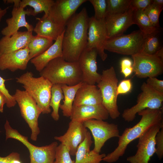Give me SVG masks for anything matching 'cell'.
I'll return each instance as SVG.
<instances>
[{
	"label": "cell",
	"mask_w": 163,
	"mask_h": 163,
	"mask_svg": "<svg viewBox=\"0 0 163 163\" xmlns=\"http://www.w3.org/2000/svg\"><path fill=\"white\" fill-rule=\"evenodd\" d=\"M89 18L86 9L83 8L67 22L62 43V57L66 61H78L81 54L86 48Z\"/></svg>",
	"instance_id": "cell-1"
},
{
	"label": "cell",
	"mask_w": 163,
	"mask_h": 163,
	"mask_svg": "<svg viewBox=\"0 0 163 163\" xmlns=\"http://www.w3.org/2000/svg\"><path fill=\"white\" fill-rule=\"evenodd\" d=\"M141 116L139 122L131 127L126 128L119 138L118 146L103 161L109 163L115 162L124 154L128 145L139 138L151 127L163 122L162 108L158 109H146L138 113Z\"/></svg>",
	"instance_id": "cell-2"
},
{
	"label": "cell",
	"mask_w": 163,
	"mask_h": 163,
	"mask_svg": "<svg viewBox=\"0 0 163 163\" xmlns=\"http://www.w3.org/2000/svg\"><path fill=\"white\" fill-rule=\"evenodd\" d=\"M40 75L53 85L72 86L82 82V72L78 61H67L62 57L50 61L40 72Z\"/></svg>",
	"instance_id": "cell-3"
},
{
	"label": "cell",
	"mask_w": 163,
	"mask_h": 163,
	"mask_svg": "<svg viewBox=\"0 0 163 163\" xmlns=\"http://www.w3.org/2000/svg\"><path fill=\"white\" fill-rule=\"evenodd\" d=\"M16 82L22 85L25 91L34 100L43 114L51 112L50 103L53 84L40 76L34 77L31 72L27 71L16 78Z\"/></svg>",
	"instance_id": "cell-4"
},
{
	"label": "cell",
	"mask_w": 163,
	"mask_h": 163,
	"mask_svg": "<svg viewBox=\"0 0 163 163\" xmlns=\"http://www.w3.org/2000/svg\"><path fill=\"white\" fill-rule=\"evenodd\" d=\"M6 140L9 138L16 139L25 145L30 153V163H54L56 148L58 143L54 142L41 147L37 146L30 143L28 137L20 134L10 126L6 120L4 125Z\"/></svg>",
	"instance_id": "cell-5"
},
{
	"label": "cell",
	"mask_w": 163,
	"mask_h": 163,
	"mask_svg": "<svg viewBox=\"0 0 163 163\" xmlns=\"http://www.w3.org/2000/svg\"><path fill=\"white\" fill-rule=\"evenodd\" d=\"M118 82L114 68L111 66L102 71L101 79L97 85L101 93L102 104L113 119L119 117L120 114L117 103Z\"/></svg>",
	"instance_id": "cell-6"
},
{
	"label": "cell",
	"mask_w": 163,
	"mask_h": 163,
	"mask_svg": "<svg viewBox=\"0 0 163 163\" xmlns=\"http://www.w3.org/2000/svg\"><path fill=\"white\" fill-rule=\"evenodd\" d=\"M145 36L139 30L129 34H123L108 39L104 45V49L122 55L132 56L141 52Z\"/></svg>",
	"instance_id": "cell-7"
},
{
	"label": "cell",
	"mask_w": 163,
	"mask_h": 163,
	"mask_svg": "<svg viewBox=\"0 0 163 163\" xmlns=\"http://www.w3.org/2000/svg\"><path fill=\"white\" fill-rule=\"evenodd\" d=\"M141 92L137 96L136 104L130 108L125 109L122 117L126 121H133L136 114L146 109H158L162 108L163 94L159 93L143 82L141 87Z\"/></svg>",
	"instance_id": "cell-8"
},
{
	"label": "cell",
	"mask_w": 163,
	"mask_h": 163,
	"mask_svg": "<svg viewBox=\"0 0 163 163\" xmlns=\"http://www.w3.org/2000/svg\"><path fill=\"white\" fill-rule=\"evenodd\" d=\"M18 103L21 116L31 131L30 138L37 140L40 133L38 119L42 112L34 100L25 90L17 89L13 95Z\"/></svg>",
	"instance_id": "cell-9"
},
{
	"label": "cell",
	"mask_w": 163,
	"mask_h": 163,
	"mask_svg": "<svg viewBox=\"0 0 163 163\" xmlns=\"http://www.w3.org/2000/svg\"><path fill=\"white\" fill-rule=\"evenodd\" d=\"M131 56L133 72L137 77L141 78L156 77L162 73L163 59L155 54L140 53Z\"/></svg>",
	"instance_id": "cell-10"
},
{
	"label": "cell",
	"mask_w": 163,
	"mask_h": 163,
	"mask_svg": "<svg viewBox=\"0 0 163 163\" xmlns=\"http://www.w3.org/2000/svg\"><path fill=\"white\" fill-rule=\"evenodd\" d=\"M162 127L163 122L153 126L140 137L136 153L128 157L127 161L129 163H149L156 151L155 136Z\"/></svg>",
	"instance_id": "cell-11"
},
{
	"label": "cell",
	"mask_w": 163,
	"mask_h": 163,
	"mask_svg": "<svg viewBox=\"0 0 163 163\" xmlns=\"http://www.w3.org/2000/svg\"><path fill=\"white\" fill-rule=\"evenodd\" d=\"M84 126L91 131L94 141V152L100 153L105 142L120 135L117 125L109 123L102 120L91 119L83 123Z\"/></svg>",
	"instance_id": "cell-12"
},
{
	"label": "cell",
	"mask_w": 163,
	"mask_h": 163,
	"mask_svg": "<svg viewBox=\"0 0 163 163\" xmlns=\"http://www.w3.org/2000/svg\"><path fill=\"white\" fill-rule=\"evenodd\" d=\"M88 41L86 48L95 49L103 61L107 58L104 52V45L107 40L105 19L97 20L94 16L89 18Z\"/></svg>",
	"instance_id": "cell-13"
},
{
	"label": "cell",
	"mask_w": 163,
	"mask_h": 163,
	"mask_svg": "<svg viewBox=\"0 0 163 163\" xmlns=\"http://www.w3.org/2000/svg\"><path fill=\"white\" fill-rule=\"evenodd\" d=\"M20 0H7V3L14 4V6L11 11V17L7 19L6 22L7 26L2 30L1 33L4 36L9 37L18 32L19 28L25 27L27 31L33 32V26L26 21V15H31L32 9H24V8L20 6Z\"/></svg>",
	"instance_id": "cell-14"
},
{
	"label": "cell",
	"mask_w": 163,
	"mask_h": 163,
	"mask_svg": "<svg viewBox=\"0 0 163 163\" xmlns=\"http://www.w3.org/2000/svg\"><path fill=\"white\" fill-rule=\"evenodd\" d=\"M97 55L95 49L86 48L81 54L78 62L82 72V82L95 85L100 81L101 74L97 72Z\"/></svg>",
	"instance_id": "cell-15"
},
{
	"label": "cell",
	"mask_w": 163,
	"mask_h": 163,
	"mask_svg": "<svg viewBox=\"0 0 163 163\" xmlns=\"http://www.w3.org/2000/svg\"><path fill=\"white\" fill-rule=\"evenodd\" d=\"M86 0H56L48 15L58 25L65 28L69 20Z\"/></svg>",
	"instance_id": "cell-16"
},
{
	"label": "cell",
	"mask_w": 163,
	"mask_h": 163,
	"mask_svg": "<svg viewBox=\"0 0 163 163\" xmlns=\"http://www.w3.org/2000/svg\"><path fill=\"white\" fill-rule=\"evenodd\" d=\"M88 131L83 123L71 120L66 133L63 135L55 136L54 139L66 147L71 155L74 156L78 146L84 140Z\"/></svg>",
	"instance_id": "cell-17"
},
{
	"label": "cell",
	"mask_w": 163,
	"mask_h": 163,
	"mask_svg": "<svg viewBox=\"0 0 163 163\" xmlns=\"http://www.w3.org/2000/svg\"><path fill=\"white\" fill-rule=\"evenodd\" d=\"M134 11L130 7L124 13L106 16L105 23L107 39L123 34L127 29L134 24L133 18Z\"/></svg>",
	"instance_id": "cell-18"
},
{
	"label": "cell",
	"mask_w": 163,
	"mask_h": 163,
	"mask_svg": "<svg viewBox=\"0 0 163 163\" xmlns=\"http://www.w3.org/2000/svg\"><path fill=\"white\" fill-rule=\"evenodd\" d=\"M109 113L101 104L73 106L69 117L71 120L83 123L87 120L95 119L105 120L108 119Z\"/></svg>",
	"instance_id": "cell-19"
},
{
	"label": "cell",
	"mask_w": 163,
	"mask_h": 163,
	"mask_svg": "<svg viewBox=\"0 0 163 163\" xmlns=\"http://www.w3.org/2000/svg\"><path fill=\"white\" fill-rule=\"evenodd\" d=\"M30 60L27 47L12 53L0 54V70H8L12 72L19 69L25 70Z\"/></svg>",
	"instance_id": "cell-20"
},
{
	"label": "cell",
	"mask_w": 163,
	"mask_h": 163,
	"mask_svg": "<svg viewBox=\"0 0 163 163\" xmlns=\"http://www.w3.org/2000/svg\"><path fill=\"white\" fill-rule=\"evenodd\" d=\"M33 36L32 32L18 31L0 40V55L12 53L27 47Z\"/></svg>",
	"instance_id": "cell-21"
},
{
	"label": "cell",
	"mask_w": 163,
	"mask_h": 163,
	"mask_svg": "<svg viewBox=\"0 0 163 163\" xmlns=\"http://www.w3.org/2000/svg\"><path fill=\"white\" fill-rule=\"evenodd\" d=\"M102 104V97L100 89L95 85L82 82L78 90L73 106L96 105Z\"/></svg>",
	"instance_id": "cell-22"
},
{
	"label": "cell",
	"mask_w": 163,
	"mask_h": 163,
	"mask_svg": "<svg viewBox=\"0 0 163 163\" xmlns=\"http://www.w3.org/2000/svg\"><path fill=\"white\" fill-rule=\"evenodd\" d=\"M64 32V31L44 52L30 59L31 63L37 71L40 72L50 61L56 58L62 57V43Z\"/></svg>",
	"instance_id": "cell-23"
},
{
	"label": "cell",
	"mask_w": 163,
	"mask_h": 163,
	"mask_svg": "<svg viewBox=\"0 0 163 163\" xmlns=\"http://www.w3.org/2000/svg\"><path fill=\"white\" fill-rule=\"evenodd\" d=\"M93 142L91 133L88 131L84 140L78 147L75 163H101L106 155L91 150Z\"/></svg>",
	"instance_id": "cell-24"
},
{
	"label": "cell",
	"mask_w": 163,
	"mask_h": 163,
	"mask_svg": "<svg viewBox=\"0 0 163 163\" xmlns=\"http://www.w3.org/2000/svg\"><path fill=\"white\" fill-rule=\"evenodd\" d=\"M38 20L33 31L37 35L56 40L64 31L65 29L56 24L48 15H44Z\"/></svg>",
	"instance_id": "cell-25"
},
{
	"label": "cell",
	"mask_w": 163,
	"mask_h": 163,
	"mask_svg": "<svg viewBox=\"0 0 163 163\" xmlns=\"http://www.w3.org/2000/svg\"><path fill=\"white\" fill-rule=\"evenodd\" d=\"M82 84V82H81L72 86L66 84H61L64 100H63V103L60 105L59 108L62 110L64 116L66 117H70L76 93Z\"/></svg>",
	"instance_id": "cell-26"
},
{
	"label": "cell",
	"mask_w": 163,
	"mask_h": 163,
	"mask_svg": "<svg viewBox=\"0 0 163 163\" xmlns=\"http://www.w3.org/2000/svg\"><path fill=\"white\" fill-rule=\"evenodd\" d=\"M161 34L162 29L160 27L152 33L145 35L141 53L153 55L163 47Z\"/></svg>",
	"instance_id": "cell-27"
},
{
	"label": "cell",
	"mask_w": 163,
	"mask_h": 163,
	"mask_svg": "<svg viewBox=\"0 0 163 163\" xmlns=\"http://www.w3.org/2000/svg\"><path fill=\"white\" fill-rule=\"evenodd\" d=\"M53 41L37 35H33L27 47L30 59L44 52L53 44Z\"/></svg>",
	"instance_id": "cell-28"
},
{
	"label": "cell",
	"mask_w": 163,
	"mask_h": 163,
	"mask_svg": "<svg viewBox=\"0 0 163 163\" xmlns=\"http://www.w3.org/2000/svg\"><path fill=\"white\" fill-rule=\"evenodd\" d=\"M55 1L53 0H21L20 6L25 8L29 6L33 8L31 15L35 16L44 12V15H48Z\"/></svg>",
	"instance_id": "cell-29"
},
{
	"label": "cell",
	"mask_w": 163,
	"mask_h": 163,
	"mask_svg": "<svg viewBox=\"0 0 163 163\" xmlns=\"http://www.w3.org/2000/svg\"><path fill=\"white\" fill-rule=\"evenodd\" d=\"M133 18L134 24L137 25L145 35L150 34L159 28L153 26L143 10H134Z\"/></svg>",
	"instance_id": "cell-30"
},
{
	"label": "cell",
	"mask_w": 163,
	"mask_h": 163,
	"mask_svg": "<svg viewBox=\"0 0 163 163\" xmlns=\"http://www.w3.org/2000/svg\"><path fill=\"white\" fill-rule=\"evenodd\" d=\"M64 98V96L61 88V84L53 85L51 88L50 106L53 109L51 116L55 121H57L59 120V110L60 101Z\"/></svg>",
	"instance_id": "cell-31"
},
{
	"label": "cell",
	"mask_w": 163,
	"mask_h": 163,
	"mask_svg": "<svg viewBox=\"0 0 163 163\" xmlns=\"http://www.w3.org/2000/svg\"><path fill=\"white\" fill-rule=\"evenodd\" d=\"M106 1L107 15L124 13L130 8L132 0H106Z\"/></svg>",
	"instance_id": "cell-32"
},
{
	"label": "cell",
	"mask_w": 163,
	"mask_h": 163,
	"mask_svg": "<svg viewBox=\"0 0 163 163\" xmlns=\"http://www.w3.org/2000/svg\"><path fill=\"white\" fill-rule=\"evenodd\" d=\"M66 147L61 143L57 146L54 163H75Z\"/></svg>",
	"instance_id": "cell-33"
},
{
	"label": "cell",
	"mask_w": 163,
	"mask_h": 163,
	"mask_svg": "<svg viewBox=\"0 0 163 163\" xmlns=\"http://www.w3.org/2000/svg\"><path fill=\"white\" fill-rule=\"evenodd\" d=\"M163 9V7L152 3L144 10L152 24L156 28H160L159 19Z\"/></svg>",
	"instance_id": "cell-34"
},
{
	"label": "cell",
	"mask_w": 163,
	"mask_h": 163,
	"mask_svg": "<svg viewBox=\"0 0 163 163\" xmlns=\"http://www.w3.org/2000/svg\"><path fill=\"white\" fill-rule=\"evenodd\" d=\"M88 1L94 7V18L97 20L105 19L107 15L106 0H89Z\"/></svg>",
	"instance_id": "cell-35"
},
{
	"label": "cell",
	"mask_w": 163,
	"mask_h": 163,
	"mask_svg": "<svg viewBox=\"0 0 163 163\" xmlns=\"http://www.w3.org/2000/svg\"><path fill=\"white\" fill-rule=\"evenodd\" d=\"M6 80L2 78L0 75V91L5 96L6 99V105L8 108L14 107L17 102L13 95H11L5 85Z\"/></svg>",
	"instance_id": "cell-36"
},
{
	"label": "cell",
	"mask_w": 163,
	"mask_h": 163,
	"mask_svg": "<svg viewBox=\"0 0 163 163\" xmlns=\"http://www.w3.org/2000/svg\"><path fill=\"white\" fill-rule=\"evenodd\" d=\"M156 154L159 160L163 157V127L156 135L155 137Z\"/></svg>",
	"instance_id": "cell-37"
},
{
	"label": "cell",
	"mask_w": 163,
	"mask_h": 163,
	"mask_svg": "<svg viewBox=\"0 0 163 163\" xmlns=\"http://www.w3.org/2000/svg\"><path fill=\"white\" fill-rule=\"evenodd\" d=\"M133 62L129 58L122 59L120 62V72L125 78L129 76L133 72Z\"/></svg>",
	"instance_id": "cell-38"
},
{
	"label": "cell",
	"mask_w": 163,
	"mask_h": 163,
	"mask_svg": "<svg viewBox=\"0 0 163 163\" xmlns=\"http://www.w3.org/2000/svg\"><path fill=\"white\" fill-rule=\"evenodd\" d=\"M146 84L157 92L163 94V80L155 77L148 78L146 80Z\"/></svg>",
	"instance_id": "cell-39"
},
{
	"label": "cell",
	"mask_w": 163,
	"mask_h": 163,
	"mask_svg": "<svg viewBox=\"0 0 163 163\" xmlns=\"http://www.w3.org/2000/svg\"><path fill=\"white\" fill-rule=\"evenodd\" d=\"M132 85L131 79H124L119 83L117 88V93L119 94H124L130 92L132 89Z\"/></svg>",
	"instance_id": "cell-40"
},
{
	"label": "cell",
	"mask_w": 163,
	"mask_h": 163,
	"mask_svg": "<svg viewBox=\"0 0 163 163\" xmlns=\"http://www.w3.org/2000/svg\"><path fill=\"white\" fill-rule=\"evenodd\" d=\"M152 2V0H132L130 7L134 10H144Z\"/></svg>",
	"instance_id": "cell-41"
},
{
	"label": "cell",
	"mask_w": 163,
	"mask_h": 163,
	"mask_svg": "<svg viewBox=\"0 0 163 163\" xmlns=\"http://www.w3.org/2000/svg\"><path fill=\"white\" fill-rule=\"evenodd\" d=\"M0 163H22V162L20 154L12 152L6 156H0Z\"/></svg>",
	"instance_id": "cell-42"
},
{
	"label": "cell",
	"mask_w": 163,
	"mask_h": 163,
	"mask_svg": "<svg viewBox=\"0 0 163 163\" xmlns=\"http://www.w3.org/2000/svg\"><path fill=\"white\" fill-rule=\"evenodd\" d=\"M6 103V99L3 93L0 91V112L3 113L4 110V106Z\"/></svg>",
	"instance_id": "cell-43"
},
{
	"label": "cell",
	"mask_w": 163,
	"mask_h": 163,
	"mask_svg": "<svg viewBox=\"0 0 163 163\" xmlns=\"http://www.w3.org/2000/svg\"><path fill=\"white\" fill-rule=\"evenodd\" d=\"M9 7H7L4 9H0V22L2 18L6 14Z\"/></svg>",
	"instance_id": "cell-44"
},
{
	"label": "cell",
	"mask_w": 163,
	"mask_h": 163,
	"mask_svg": "<svg viewBox=\"0 0 163 163\" xmlns=\"http://www.w3.org/2000/svg\"><path fill=\"white\" fill-rule=\"evenodd\" d=\"M152 3L158 6L163 7V0H152Z\"/></svg>",
	"instance_id": "cell-45"
},
{
	"label": "cell",
	"mask_w": 163,
	"mask_h": 163,
	"mask_svg": "<svg viewBox=\"0 0 163 163\" xmlns=\"http://www.w3.org/2000/svg\"><path fill=\"white\" fill-rule=\"evenodd\" d=\"M158 56L163 59V47L155 53Z\"/></svg>",
	"instance_id": "cell-46"
},
{
	"label": "cell",
	"mask_w": 163,
	"mask_h": 163,
	"mask_svg": "<svg viewBox=\"0 0 163 163\" xmlns=\"http://www.w3.org/2000/svg\"><path fill=\"white\" fill-rule=\"evenodd\" d=\"M2 8H1V7H0V9H1Z\"/></svg>",
	"instance_id": "cell-47"
},
{
	"label": "cell",
	"mask_w": 163,
	"mask_h": 163,
	"mask_svg": "<svg viewBox=\"0 0 163 163\" xmlns=\"http://www.w3.org/2000/svg\"><path fill=\"white\" fill-rule=\"evenodd\" d=\"M1 131H0V132H1Z\"/></svg>",
	"instance_id": "cell-48"
}]
</instances>
